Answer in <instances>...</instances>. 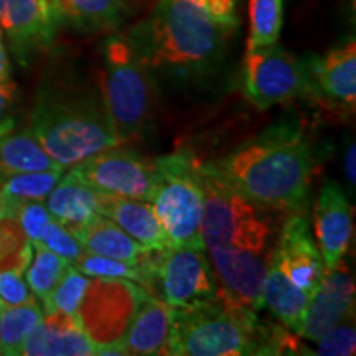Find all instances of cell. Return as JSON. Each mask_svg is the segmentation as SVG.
I'll use <instances>...</instances> for the list:
<instances>
[{
    "label": "cell",
    "instance_id": "obj_34",
    "mask_svg": "<svg viewBox=\"0 0 356 356\" xmlns=\"http://www.w3.org/2000/svg\"><path fill=\"white\" fill-rule=\"evenodd\" d=\"M35 293L24 279L20 270H2L0 273V305L13 307L35 302Z\"/></svg>",
    "mask_w": 356,
    "mask_h": 356
},
{
    "label": "cell",
    "instance_id": "obj_8",
    "mask_svg": "<svg viewBox=\"0 0 356 356\" xmlns=\"http://www.w3.org/2000/svg\"><path fill=\"white\" fill-rule=\"evenodd\" d=\"M149 296L145 287L127 279L96 277L89 282L76 317L96 355L106 348H124V340L140 305Z\"/></svg>",
    "mask_w": 356,
    "mask_h": 356
},
{
    "label": "cell",
    "instance_id": "obj_21",
    "mask_svg": "<svg viewBox=\"0 0 356 356\" xmlns=\"http://www.w3.org/2000/svg\"><path fill=\"white\" fill-rule=\"evenodd\" d=\"M76 239L84 252L118 259L127 264H140L145 259L147 249L142 248L126 231L119 228L109 218L97 215L88 225L78 229Z\"/></svg>",
    "mask_w": 356,
    "mask_h": 356
},
{
    "label": "cell",
    "instance_id": "obj_40",
    "mask_svg": "<svg viewBox=\"0 0 356 356\" xmlns=\"http://www.w3.org/2000/svg\"><path fill=\"white\" fill-rule=\"evenodd\" d=\"M48 2H50L51 6L61 13V17H63V0H48ZM63 20H65V17H63Z\"/></svg>",
    "mask_w": 356,
    "mask_h": 356
},
{
    "label": "cell",
    "instance_id": "obj_18",
    "mask_svg": "<svg viewBox=\"0 0 356 356\" xmlns=\"http://www.w3.org/2000/svg\"><path fill=\"white\" fill-rule=\"evenodd\" d=\"M104 200V193L66 173L47 197V208L58 222L74 234L92 218L101 215Z\"/></svg>",
    "mask_w": 356,
    "mask_h": 356
},
{
    "label": "cell",
    "instance_id": "obj_28",
    "mask_svg": "<svg viewBox=\"0 0 356 356\" xmlns=\"http://www.w3.org/2000/svg\"><path fill=\"white\" fill-rule=\"evenodd\" d=\"M282 30V0H249L248 51L279 42Z\"/></svg>",
    "mask_w": 356,
    "mask_h": 356
},
{
    "label": "cell",
    "instance_id": "obj_7",
    "mask_svg": "<svg viewBox=\"0 0 356 356\" xmlns=\"http://www.w3.org/2000/svg\"><path fill=\"white\" fill-rule=\"evenodd\" d=\"M198 163L200 160L186 150L157 159L159 181L150 203L172 246L204 248V195Z\"/></svg>",
    "mask_w": 356,
    "mask_h": 356
},
{
    "label": "cell",
    "instance_id": "obj_3",
    "mask_svg": "<svg viewBox=\"0 0 356 356\" xmlns=\"http://www.w3.org/2000/svg\"><path fill=\"white\" fill-rule=\"evenodd\" d=\"M229 32L198 0H157L127 40L149 68L193 74L221 60Z\"/></svg>",
    "mask_w": 356,
    "mask_h": 356
},
{
    "label": "cell",
    "instance_id": "obj_6",
    "mask_svg": "<svg viewBox=\"0 0 356 356\" xmlns=\"http://www.w3.org/2000/svg\"><path fill=\"white\" fill-rule=\"evenodd\" d=\"M99 92L121 144L152 126L157 88L150 68L124 35H109L101 44Z\"/></svg>",
    "mask_w": 356,
    "mask_h": 356
},
{
    "label": "cell",
    "instance_id": "obj_20",
    "mask_svg": "<svg viewBox=\"0 0 356 356\" xmlns=\"http://www.w3.org/2000/svg\"><path fill=\"white\" fill-rule=\"evenodd\" d=\"M172 320L173 307L149 293L124 340L126 353L139 356L167 355Z\"/></svg>",
    "mask_w": 356,
    "mask_h": 356
},
{
    "label": "cell",
    "instance_id": "obj_33",
    "mask_svg": "<svg viewBox=\"0 0 356 356\" xmlns=\"http://www.w3.org/2000/svg\"><path fill=\"white\" fill-rule=\"evenodd\" d=\"M317 343V351L314 355L323 356H348L355 355L356 348V332L355 320L348 318L343 323L337 325L330 332L325 333Z\"/></svg>",
    "mask_w": 356,
    "mask_h": 356
},
{
    "label": "cell",
    "instance_id": "obj_4",
    "mask_svg": "<svg viewBox=\"0 0 356 356\" xmlns=\"http://www.w3.org/2000/svg\"><path fill=\"white\" fill-rule=\"evenodd\" d=\"M299 348L305 346L282 327L262 325L257 312L236 309L216 299L191 309H173L167 355H296L300 353Z\"/></svg>",
    "mask_w": 356,
    "mask_h": 356
},
{
    "label": "cell",
    "instance_id": "obj_36",
    "mask_svg": "<svg viewBox=\"0 0 356 356\" xmlns=\"http://www.w3.org/2000/svg\"><path fill=\"white\" fill-rule=\"evenodd\" d=\"M17 86L12 79L0 81V137L7 136L15 129Z\"/></svg>",
    "mask_w": 356,
    "mask_h": 356
},
{
    "label": "cell",
    "instance_id": "obj_2",
    "mask_svg": "<svg viewBox=\"0 0 356 356\" xmlns=\"http://www.w3.org/2000/svg\"><path fill=\"white\" fill-rule=\"evenodd\" d=\"M216 165L244 198L274 213H305L318 160L304 126L280 121Z\"/></svg>",
    "mask_w": 356,
    "mask_h": 356
},
{
    "label": "cell",
    "instance_id": "obj_22",
    "mask_svg": "<svg viewBox=\"0 0 356 356\" xmlns=\"http://www.w3.org/2000/svg\"><path fill=\"white\" fill-rule=\"evenodd\" d=\"M310 296L297 287L270 259L262 282V304L274 314L287 330L299 335L309 307Z\"/></svg>",
    "mask_w": 356,
    "mask_h": 356
},
{
    "label": "cell",
    "instance_id": "obj_12",
    "mask_svg": "<svg viewBox=\"0 0 356 356\" xmlns=\"http://www.w3.org/2000/svg\"><path fill=\"white\" fill-rule=\"evenodd\" d=\"M310 99L337 114H353L356 104L355 38L332 48L323 56H309Z\"/></svg>",
    "mask_w": 356,
    "mask_h": 356
},
{
    "label": "cell",
    "instance_id": "obj_1",
    "mask_svg": "<svg viewBox=\"0 0 356 356\" xmlns=\"http://www.w3.org/2000/svg\"><path fill=\"white\" fill-rule=\"evenodd\" d=\"M203 186L202 238L222 304L259 312L262 282L273 257L274 211L244 198L216 163L200 162Z\"/></svg>",
    "mask_w": 356,
    "mask_h": 356
},
{
    "label": "cell",
    "instance_id": "obj_19",
    "mask_svg": "<svg viewBox=\"0 0 356 356\" xmlns=\"http://www.w3.org/2000/svg\"><path fill=\"white\" fill-rule=\"evenodd\" d=\"M101 215L114 221L147 251H162L172 246L149 202L106 195Z\"/></svg>",
    "mask_w": 356,
    "mask_h": 356
},
{
    "label": "cell",
    "instance_id": "obj_38",
    "mask_svg": "<svg viewBox=\"0 0 356 356\" xmlns=\"http://www.w3.org/2000/svg\"><path fill=\"white\" fill-rule=\"evenodd\" d=\"M343 170L345 177L351 190H355L356 184V149H355V140H346L345 150H343Z\"/></svg>",
    "mask_w": 356,
    "mask_h": 356
},
{
    "label": "cell",
    "instance_id": "obj_35",
    "mask_svg": "<svg viewBox=\"0 0 356 356\" xmlns=\"http://www.w3.org/2000/svg\"><path fill=\"white\" fill-rule=\"evenodd\" d=\"M15 218L20 222L22 229H24V233L32 241V244H40L42 231L53 216L48 211L47 204H43V202H29L17 211Z\"/></svg>",
    "mask_w": 356,
    "mask_h": 356
},
{
    "label": "cell",
    "instance_id": "obj_27",
    "mask_svg": "<svg viewBox=\"0 0 356 356\" xmlns=\"http://www.w3.org/2000/svg\"><path fill=\"white\" fill-rule=\"evenodd\" d=\"M33 249L35 257H32L29 267L25 269L26 284L32 289L35 297H38L44 305L71 262L66 261L65 257L55 254L50 249L44 248L43 244H33Z\"/></svg>",
    "mask_w": 356,
    "mask_h": 356
},
{
    "label": "cell",
    "instance_id": "obj_32",
    "mask_svg": "<svg viewBox=\"0 0 356 356\" xmlns=\"http://www.w3.org/2000/svg\"><path fill=\"white\" fill-rule=\"evenodd\" d=\"M40 244H43L44 248H48L55 254L65 257L71 264L76 262L84 252L76 236L71 233L68 228H65L61 222H58L55 218H51L48 225L43 228Z\"/></svg>",
    "mask_w": 356,
    "mask_h": 356
},
{
    "label": "cell",
    "instance_id": "obj_16",
    "mask_svg": "<svg viewBox=\"0 0 356 356\" xmlns=\"http://www.w3.org/2000/svg\"><path fill=\"white\" fill-rule=\"evenodd\" d=\"M314 228L325 266L343 259L353 236V210L343 188L328 181L320 190L314 207Z\"/></svg>",
    "mask_w": 356,
    "mask_h": 356
},
{
    "label": "cell",
    "instance_id": "obj_17",
    "mask_svg": "<svg viewBox=\"0 0 356 356\" xmlns=\"http://www.w3.org/2000/svg\"><path fill=\"white\" fill-rule=\"evenodd\" d=\"M26 356H91L96 345L89 340L76 315L47 314L26 337L22 353Z\"/></svg>",
    "mask_w": 356,
    "mask_h": 356
},
{
    "label": "cell",
    "instance_id": "obj_30",
    "mask_svg": "<svg viewBox=\"0 0 356 356\" xmlns=\"http://www.w3.org/2000/svg\"><path fill=\"white\" fill-rule=\"evenodd\" d=\"M33 257V244L26 238L17 218H0V273H25Z\"/></svg>",
    "mask_w": 356,
    "mask_h": 356
},
{
    "label": "cell",
    "instance_id": "obj_13",
    "mask_svg": "<svg viewBox=\"0 0 356 356\" xmlns=\"http://www.w3.org/2000/svg\"><path fill=\"white\" fill-rule=\"evenodd\" d=\"M63 17L48 0H0V30L20 61L48 47Z\"/></svg>",
    "mask_w": 356,
    "mask_h": 356
},
{
    "label": "cell",
    "instance_id": "obj_24",
    "mask_svg": "<svg viewBox=\"0 0 356 356\" xmlns=\"http://www.w3.org/2000/svg\"><path fill=\"white\" fill-rule=\"evenodd\" d=\"M61 168L32 134L19 132L0 137V181L26 172H42ZM65 170V168H63Z\"/></svg>",
    "mask_w": 356,
    "mask_h": 356
},
{
    "label": "cell",
    "instance_id": "obj_9",
    "mask_svg": "<svg viewBox=\"0 0 356 356\" xmlns=\"http://www.w3.org/2000/svg\"><path fill=\"white\" fill-rule=\"evenodd\" d=\"M149 291H159L160 299L173 309H191L218 299V286L204 248L170 246L149 251Z\"/></svg>",
    "mask_w": 356,
    "mask_h": 356
},
{
    "label": "cell",
    "instance_id": "obj_14",
    "mask_svg": "<svg viewBox=\"0 0 356 356\" xmlns=\"http://www.w3.org/2000/svg\"><path fill=\"white\" fill-rule=\"evenodd\" d=\"M270 259L309 296L317 291L327 273L323 256L312 238L304 213L289 215L277 236Z\"/></svg>",
    "mask_w": 356,
    "mask_h": 356
},
{
    "label": "cell",
    "instance_id": "obj_39",
    "mask_svg": "<svg viewBox=\"0 0 356 356\" xmlns=\"http://www.w3.org/2000/svg\"><path fill=\"white\" fill-rule=\"evenodd\" d=\"M7 79H10V61H8L2 42V32H0V81H7Z\"/></svg>",
    "mask_w": 356,
    "mask_h": 356
},
{
    "label": "cell",
    "instance_id": "obj_31",
    "mask_svg": "<svg viewBox=\"0 0 356 356\" xmlns=\"http://www.w3.org/2000/svg\"><path fill=\"white\" fill-rule=\"evenodd\" d=\"M89 282H91V279L86 274H83L73 264H70L65 275L55 287V291L51 292L50 299L43 305V310L47 314L61 312V314L76 315L78 307L81 304Z\"/></svg>",
    "mask_w": 356,
    "mask_h": 356
},
{
    "label": "cell",
    "instance_id": "obj_29",
    "mask_svg": "<svg viewBox=\"0 0 356 356\" xmlns=\"http://www.w3.org/2000/svg\"><path fill=\"white\" fill-rule=\"evenodd\" d=\"M73 266L81 270L83 274H86L88 277H113L134 280V282L145 287V291L149 289L150 284V269L147 267L145 259L140 264H127V262L111 259V257L83 252L81 257L76 262H73Z\"/></svg>",
    "mask_w": 356,
    "mask_h": 356
},
{
    "label": "cell",
    "instance_id": "obj_11",
    "mask_svg": "<svg viewBox=\"0 0 356 356\" xmlns=\"http://www.w3.org/2000/svg\"><path fill=\"white\" fill-rule=\"evenodd\" d=\"M70 173L104 195L149 203L159 181L157 159L118 147L91 155L71 168Z\"/></svg>",
    "mask_w": 356,
    "mask_h": 356
},
{
    "label": "cell",
    "instance_id": "obj_26",
    "mask_svg": "<svg viewBox=\"0 0 356 356\" xmlns=\"http://www.w3.org/2000/svg\"><path fill=\"white\" fill-rule=\"evenodd\" d=\"M42 320L43 310L37 300L13 307L0 305V355H20L26 337Z\"/></svg>",
    "mask_w": 356,
    "mask_h": 356
},
{
    "label": "cell",
    "instance_id": "obj_25",
    "mask_svg": "<svg viewBox=\"0 0 356 356\" xmlns=\"http://www.w3.org/2000/svg\"><path fill=\"white\" fill-rule=\"evenodd\" d=\"M124 0H63V17L83 32H104L121 25Z\"/></svg>",
    "mask_w": 356,
    "mask_h": 356
},
{
    "label": "cell",
    "instance_id": "obj_23",
    "mask_svg": "<svg viewBox=\"0 0 356 356\" xmlns=\"http://www.w3.org/2000/svg\"><path fill=\"white\" fill-rule=\"evenodd\" d=\"M63 177V168L17 173L0 181V218H15L29 202H44Z\"/></svg>",
    "mask_w": 356,
    "mask_h": 356
},
{
    "label": "cell",
    "instance_id": "obj_37",
    "mask_svg": "<svg viewBox=\"0 0 356 356\" xmlns=\"http://www.w3.org/2000/svg\"><path fill=\"white\" fill-rule=\"evenodd\" d=\"M202 6L210 12V15L218 24L226 29L234 30L238 25V17H236V0H198Z\"/></svg>",
    "mask_w": 356,
    "mask_h": 356
},
{
    "label": "cell",
    "instance_id": "obj_10",
    "mask_svg": "<svg viewBox=\"0 0 356 356\" xmlns=\"http://www.w3.org/2000/svg\"><path fill=\"white\" fill-rule=\"evenodd\" d=\"M307 58H297L277 43L249 50L244 58V95L256 109L266 111L297 97H310Z\"/></svg>",
    "mask_w": 356,
    "mask_h": 356
},
{
    "label": "cell",
    "instance_id": "obj_15",
    "mask_svg": "<svg viewBox=\"0 0 356 356\" xmlns=\"http://www.w3.org/2000/svg\"><path fill=\"white\" fill-rule=\"evenodd\" d=\"M355 317V282L348 267L341 259L327 267L322 284L310 296L304 325L299 335L318 341L337 325Z\"/></svg>",
    "mask_w": 356,
    "mask_h": 356
},
{
    "label": "cell",
    "instance_id": "obj_5",
    "mask_svg": "<svg viewBox=\"0 0 356 356\" xmlns=\"http://www.w3.org/2000/svg\"><path fill=\"white\" fill-rule=\"evenodd\" d=\"M30 134L61 168L121 145L101 92L89 89H61L38 96Z\"/></svg>",
    "mask_w": 356,
    "mask_h": 356
}]
</instances>
